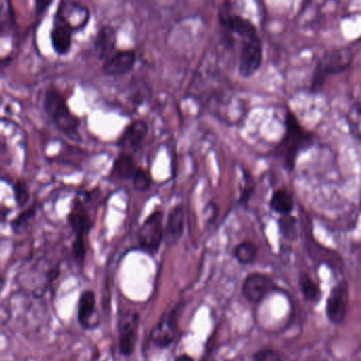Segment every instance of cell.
<instances>
[{"instance_id":"obj_4","label":"cell","mask_w":361,"mask_h":361,"mask_svg":"<svg viewBox=\"0 0 361 361\" xmlns=\"http://www.w3.org/2000/svg\"><path fill=\"white\" fill-rule=\"evenodd\" d=\"M140 250L148 254L154 255L158 252L163 242V214L155 212L146 218L140 227L137 235Z\"/></svg>"},{"instance_id":"obj_8","label":"cell","mask_w":361,"mask_h":361,"mask_svg":"<svg viewBox=\"0 0 361 361\" xmlns=\"http://www.w3.org/2000/svg\"><path fill=\"white\" fill-rule=\"evenodd\" d=\"M139 316L133 312L121 314L118 320L119 350L123 356H131L137 343Z\"/></svg>"},{"instance_id":"obj_20","label":"cell","mask_w":361,"mask_h":361,"mask_svg":"<svg viewBox=\"0 0 361 361\" xmlns=\"http://www.w3.org/2000/svg\"><path fill=\"white\" fill-rule=\"evenodd\" d=\"M235 258L237 259V262L241 264H251L256 261L258 257V248L256 244L250 241H244L239 243V245L235 246L233 250Z\"/></svg>"},{"instance_id":"obj_26","label":"cell","mask_w":361,"mask_h":361,"mask_svg":"<svg viewBox=\"0 0 361 361\" xmlns=\"http://www.w3.org/2000/svg\"><path fill=\"white\" fill-rule=\"evenodd\" d=\"M72 252L74 258L78 262L83 263L86 256V237L84 235H76L73 243H72Z\"/></svg>"},{"instance_id":"obj_2","label":"cell","mask_w":361,"mask_h":361,"mask_svg":"<svg viewBox=\"0 0 361 361\" xmlns=\"http://www.w3.org/2000/svg\"><path fill=\"white\" fill-rule=\"evenodd\" d=\"M286 131L281 143L278 146V154L283 160L284 167L292 171L296 166L299 154L312 143V135L299 124L296 116L288 112L285 121Z\"/></svg>"},{"instance_id":"obj_21","label":"cell","mask_w":361,"mask_h":361,"mask_svg":"<svg viewBox=\"0 0 361 361\" xmlns=\"http://www.w3.org/2000/svg\"><path fill=\"white\" fill-rule=\"evenodd\" d=\"M299 284H300L301 292L307 301L317 302L319 300L320 295H321L319 286L316 282H314L311 276L305 273L301 274L299 277Z\"/></svg>"},{"instance_id":"obj_22","label":"cell","mask_w":361,"mask_h":361,"mask_svg":"<svg viewBox=\"0 0 361 361\" xmlns=\"http://www.w3.org/2000/svg\"><path fill=\"white\" fill-rule=\"evenodd\" d=\"M348 124H349L351 135L356 140L360 139V103L354 104L348 114Z\"/></svg>"},{"instance_id":"obj_10","label":"cell","mask_w":361,"mask_h":361,"mask_svg":"<svg viewBox=\"0 0 361 361\" xmlns=\"http://www.w3.org/2000/svg\"><path fill=\"white\" fill-rule=\"evenodd\" d=\"M57 13L69 25L73 33L85 29L90 19L88 8L72 0H63Z\"/></svg>"},{"instance_id":"obj_17","label":"cell","mask_w":361,"mask_h":361,"mask_svg":"<svg viewBox=\"0 0 361 361\" xmlns=\"http://www.w3.org/2000/svg\"><path fill=\"white\" fill-rule=\"evenodd\" d=\"M68 221L76 235L87 237L91 228V220L80 201H76V203L72 206L68 216Z\"/></svg>"},{"instance_id":"obj_3","label":"cell","mask_w":361,"mask_h":361,"mask_svg":"<svg viewBox=\"0 0 361 361\" xmlns=\"http://www.w3.org/2000/svg\"><path fill=\"white\" fill-rule=\"evenodd\" d=\"M354 52L352 48L335 49L326 52L316 66L312 80V91L319 92L324 88L329 76L341 73L351 66Z\"/></svg>"},{"instance_id":"obj_12","label":"cell","mask_w":361,"mask_h":361,"mask_svg":"<svg viewBox=\"0 0 361 361\" xmlns=\"http://www.w3.org/2000/svg\"><path fill=\"white\" fill-rule=\"evenodd\" d=\"M50 37L53 50L57 55L63 56L70 52L73 32L57 13H55L54 19H53Z\"/></svg>"},{"instance_id":"obj_29","label":"cell","mask_w":361,"mask_h":361,"mask_svg":"<svg viewBox=\"0 0 361 361\" xmlns=\"http://www.w3.org/2000/svg\"><path fill=\"white\" fill-rule=\"evenodd\" d=\"M254 358L256 361H283L281 355L271 349L260 350L254 354Z\"/></svg>"},{"instance_id":"obj_25","label":"cell","mask_w":361,"mask_h":361,"mask_svg":"<svg viewBox=\"0 0 361 361\" xmlns=\"http://www.w3.org/2000/svg\"><path fill=\"white\" fill-rule=\"evenodd\" d=\"M280 229H281L282 233L284 237L288 239L294 240L297 238V221L294 216H290V214H284L281 219H280Z\"/></svg>"},{"instance_id":"obj_16","label":"cell","mask_w":361,"mask_h":361,"mask_svg":"<svg viewBox=\"0 0 361 361\" xmlns=\"http://www.w3.org/2000/svg\"><path fill=\"white\" fill-rule=\"evenodd\" d=\"M95 52L99 59L105 61L114 52L117 46V31L112 25L100 27L95 37Z\"/></svg>"},{"instance_id":"obj_32","label":"cell","mask_w":361,"mask_h":361,"mask_svg":"<svg viewBox=\"0 0 361 361\" xmlns=\"http://www.w3.org/2000/svg\"><path fill=\"white\" fill-rule=\"evenodd\" d=\"M175 361H193V360L189 355H180L176 358Z\"/></svg>"},{"instance_id":"obj_5","label":"cell","mask_w":361,"mask_h":361,"mask_svg":"<svg viewBox=\"0 0 361 361\" xmlns=\"http://www.w3.org/2000/svg\"><path fill=\"white\" fill-rule=\"evenodd\" d=\"M263 63V44L259 35L244 38L239 61L242 78H250L256 73Z\"/></svg>"},{"instance_id":"obj_9","label":"cell","mask_w":361,"mask_h":361,"mask_svg":"<svg viewBox=\"0 0 361 361\" xmlns=\"http://www.w3.org/2000/svg\"><path fill=\"white\" fill-rule=\"evenodd\" d=\"M277 288L275 282L265 274L254 273L246 277L242 288L244 297L250 302H261L267 295Z\"/></svg>"},{"instance_id":"obj_11","label":"cell","mask_w":361,"mask_h":361,"mask_svg":"<svg viewBox=\"0 0 361 361\" xmlns=\"http://www.w3.org/2000/svg\"><path fill=\"white\" fill-rule=\"evenodd\" d=\"M137 55L133 50L114 52L104 61L103 73L107 76H123L129 74L135 67Z\"/></svg>"},{"instance_id":"obj_30","label":"cell","mask_w":361,"mask_h":361,"mask_svg":"<svg viewBox=\"0 0 361 361\" xmlns=\"http://www.w3.org/2000/svg\"><path fill=\"white\" fill-rule=\"evenodd\" d=\"M52 2L53 0H34L36 15H42V13L46 12Z\"/></svg>"},{"instance_id":"obj_19","label":"cell","mask_w":361,"mask_h":361,"mask_svg":"<svg viewBox=\"0 0 361 361\" xmlns=\"http://www.w3.org/2000/svg\"><path fill=\"white\" fill-rule=\"evenodd\" d=\"M271 209L278 214H290L294 209V199L292 195L286 189L276 190L271 195Z\"/></svg>"},{"instance_id":"obj_27","label":"cell","mask_w":361,"mask_h":361,"mask_svg":"<svg viewBox=\"0 0 361 361\" xmlns=\"http://www.w3.org/2000/svg\"><path fill=\"white\" fill-rule=\"evenodd\" d=\"M131 180H133L134 188L137 191L148 190L150 185V177H148V173L141 169H137Z\"/></svg>"},{"instance_id":"obj_31","label":"cell","mask_w":361,"mask_h":361,"mask_svg":"<svg viewBox=\"0 0 361 361\" xmlns=\"http://www.w3.org/2000/svg\"><path fill=\"white\" fill-rule=\"evenodd\" d=\"M8 209H4V208L0 207V223H2L6 220V216H8Z\"/></svg>"},{"instance_id":"obj_6","label":"cell","mask_w":361,"mask_h":361,"mask_svg":"<svg viewBox=\"0 0 361 361\" xmlns=\"http://www.w3.org/2000/svg\"><path fill=\"white\" fill-rule=\"evenodd\" d=\"M178 319H179V305L172 311L165 312L157 322L150 333V341L159 348H167L177 334Z\"/></svg>"},{"instance_id":"obj_14","label":"cell","mask_w":361,"mask_h":361,"mask_svg":"<svg viewBox=\"0 0 361 361\" xmlns=\"http://www.w3.org/2000/svg\"><path fill=\"white\" fill-rule=\"evenodd\" d=\"M78 322L85 330H93L99 324L95 312V295L91 290H84L78 298Z\"/></svg>"},{"instance_id":"obj_18","label":"cell","mask_w":361,"mask_h":361,"mask_svg":"<svg viewBox=\"0 0 361 361\" xmlns=\"http://www.w3.org/2000/svg\"><path fill=\"white\" fill-rule=\"evenodd\" d=\"M137 171L134 157L129 152H121L114 162L112 175L121 180H129L133 178Z\"/></svg>"},{"instance_id":"obj_1","label":"cell","mask_w":361,"mask_h":361,"mask_svg":"<svg viewBox=\"0 0 361 361\" xmlns=\"http://www.w3.org/2000/svg\"><path fill=\"white\" fill-rule=\"evenodd\" d=\"M44 109L53 124L72 140L78 139L80 118L72 114L64 95L54 87H49L44 95Z\"/></svg>"},{"instance_id":"obj_13","label":"cell","mask_w":361,"mask_h":361,"mask_svg":"<svg viewBox=\"0 0 361 361\" xmlns=\"http://www.w3.org/2000/svg\"><path fill=\"white\" fill-rule=\"evenodd\" d=\"M184 229V208L177 205L172 208L163 227V242L167 247H173L179 241Z\"/></svg>"},{"instance_id":"obj_24","label":"cell","mask_w":361,"mask_h":361,"mask_svg":"<svg viewBox=\"0 0 361 361\" xmlns=\"http://www.w3.org/2000/svg\"><path fill=\"white\" fill-rule=\"evenodd\" d=\"M35 212L36 208L33 206V207L28 208L25 212L19 214L18 216L12 221V224H11L12 225L13 231H14L15 233H21V231H25L30 221L35 216Z\"/></svg>"},{"instance_id":"obj_15","label":"cell","mask_w":361,"mask_h":361,"mask_svg":"<svg viewBox=\"0 0 361 361\" xmlns=\"http://www.w3.org/2000/svg\"><path fill=\"white\" fill-rule=\"evenodd\" d=\"M148 131V124L144 121H135L123 131L118 141L119 147L124 150H137L146 139Z\"/></svg>"},{"instance_id":"obj_7","label":"cell","mask_w":361,"mask_h":361,"mask_svg":"<svg viewBox=\"0 0 361 361\" xmlns=\"http://www.w3.org/2000/svg\"><path fill=\"white\" fill-rule=\"evenodd\" d=\"M349 286L347 281H341L332 288L326 301V316L334 324L345 322L349 307Z\"/></svg>"},{"instance_id":"obj_23","label":"cell","mask_w":361,"mask_h":361,"mask_svg":"<svg viewBox=\"0 0 361 361\" xmlns=\"http://www.w3.org/2000/svg\"><path fill=\"white\" fill-rule=\"evenodd\" d=\"M13 193H14V200L19 207H25L30 200V189L28 184L23 180H17L13 185Z\"/></svg>"},{"instance_id":"obj_28","label":"cell","mask_w":361,"mask_h":361,"mask_svg":"<svg viewBox=\"0 0 361 361\" xmlns=\"http://www.w3.org/2000/svg\"><path fill=\"white\" fill-rule=\"evenodd\" d=\"M244 180H245V184H244L243 188H242L239 202H241L242 204H245L246 205V204L248 203V200H249L250 195L254 192V183L251 176L248 173H244Z\"/></svg>"}]
</instances>
